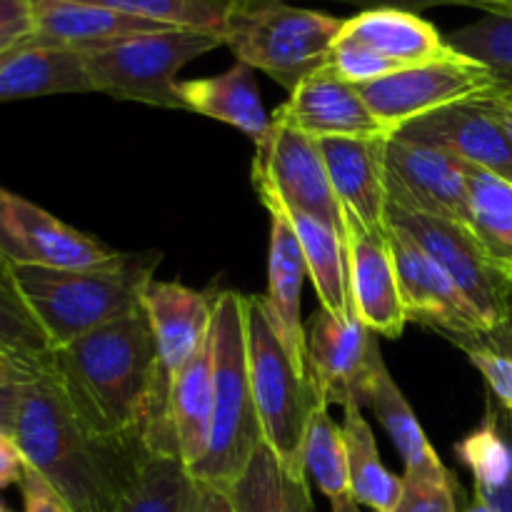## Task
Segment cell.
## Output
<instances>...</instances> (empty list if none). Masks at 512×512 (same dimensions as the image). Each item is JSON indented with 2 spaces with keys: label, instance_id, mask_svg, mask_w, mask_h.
<instances>
[{
  "label": "cell",
  "instance_id": "cell-1",
  "mask_svg": "<svg viewBox=\"0 0 512 512\" xmlns=\"http://www.w3.org/2000/svg\"><path fill=\"white\" fill-rule=\"evenodd\" d=\"M48 370L93 433L175 455L168 423L170 385L143 310L53 350Z\"/></svg>",
  "mask_w": 512,
  "mask_h": 512
},
{
  "label": "cell",
  "instance_id": "cell-2",
  "mask_svg": "<svg viewBox=\"0 0 512 512\" xmlns=\"http://www.w3.org/2000/svg\"><path fill=\"white\" fill-rule=\"evenodd\" d=\"M25 465L43 475L75 512H113L150 450L93 433L48 365L25 388L13 433Z\"/></svg>",
  "mask_w": 512,
  "mask_h": 512
},
{
  "label": "cell",
  "instance_id": "cell-3",
  "mask_svg": "<svg viewBox=\"0 0 512 512\" xmlns=\"http://www.w3.org/2000/svg\"><path fill=\"white\" fill-rule=\"evenodd\" d=\"M160 253H118L95 268H40L0 263L3 278L58 350L90 330L143 310Z\"/></svg>",
  "mask_w": 512,
  "mask_h": 512
},
{
  "label": "cell",
  "instance_id": "cell-4",
  "mask_svg": "<svg viewBox=\"0 0 512 512\" xmlns=\"http://www.w3.org/2000/svg\"><path fill=\"white\" fill-rule=\"evenodd\" d=\"M248 295L220 290L213 308V423L205 458L190 470L200 485L228 490L263 443L248 368Z\"/></svg>",
  "mask_w": 512,
  "mask_h": 512
},
{
  "label": "cell",
  "instance_id": "cell-5",
  "mask_svg": "<svg viewBox=\"0 0 512 512\" xmlns=\"http://www.w3.org/2000/svg\"><path fill=\"white\" fill-rule=\"evenodd\" d=\"M343 23L333 15L293 8L285 0H233L225 15L223 43L238 63L263 70L293 93L330 63Z\"/></svg>",
  "mask_w": 512,
  "mask_h": 512
},
{
  "label": "cell",
  "instance_id": "cell-6",
  "mask_svg": "<svg viewBox=\"0 0 512 512\" xmlns=\"http://www.w3.org/2000/svg\"><path fill=\"white\" fill-rule=\"evenodd\" d=\"M245 328H248V368L258 408L263 443L278 455L280 463L300 475L305 473L303 450L310 418L325 403L310 373H303L290 360L265 313L263 298L248 295L245 300Z\"/></svg>",
  "mask_w": 512,
  "mask_h": 512
},
{
  "label": "cell",
  "instance_id": "cell-7",
  "mask_svg": "<svg viewBox=\"0 0 512 512\" xmlns=\"http://www.w3.org/2000/svg\"><path fill=\"white\" fill-rule=\"evenodd\" d=\"M220 45L225 43L218 33L168 28L88 50L83 58L93 93L135 100L155 108L185 110L178 95L180 68Z\"/></svg>",
  "mask_w": 512,
  "mask_h": 512
},
{
  "label": "cell",
  "instance_id": "cell-8",
  "mask_svg": "<svg viewBox=\"0 0 512 512\" xmlns=\"http://www.w3.org/2000/svg\"><path fill=\"white\" fill-rule=\"evenodd\" d=\"M388 223L408 233L450 280L475 310L485 333L493 335L510 318L512 283L503 270L493 263L478 235L463 223L408 213L388 205Z\"/></svg>",
  "mask_w": 512,
  "mask_h": 512
},
{
  "label": "cell",
  "instance_id": "cell-9",
  "mask_svg": "<svg viewBox=\"0 0 512 512\" xmlns=\"http://www.w3.org/2000/svg\"><path fill=\"white\" fill-rule=\"evenodd\" d=\"M308 370L320 398L328 405L370 408L375 378L385 365L378 333L353 308L343 315L320 308L305 325Z\"/></svg>",
  "mask_w": 512,
  "mask_h": 512
},
{
  "label": "cell",
  "instance_id": "cell-10",
  "mask_svg": "<svg viewBox=\"0 0 512 512\" xmlns=\"http://www.w3.org/2000/svg\"><path fill=\"white\" fill-rule=\"evenodd\" d=\"M253 188L288 210L343 230V210L330 185L320 143L270 115V130L255 143Z\"/></svg>",
  "mask_w": 512,
  "mask_h": 512
},
{
  "label": "cell",
  "instance_id": "cell-11",
  "mask_svg": "<svg viewBox=\"0 0 512 512\" xmlns=\"http://www.w3.org/2000/svg\"><path fill=\"white\" fill-rule=\"evenodd\" d=\"M495 85H498V78L485 65L460 58L398 70L373 83L358 85V90L375 118L385 125L390 135H395L403 125L423 115L465 103V100L483 98Z\"/></svg>",
  "mask_w": 512,
  "mask_h": 512
},
{
  "label": "cell",
  "instance_id": "cell-12",
  "mask_svg": "<svg viewBox=\"0 0 512 512\" xmlns=\"http://www.w3.org/2000/svg\"><path fill=\"white\" fill-rule=\"evenodd\" d=\"M470 165L433 145L393 135L385 140L388 205L468 225Z\"/></svg>",
  "mask_w": 512,
  "mask_h": 512
},
{
  "label": "cell",
  "instance_id": "cell-13",
  "mask_svg": "<svg viewBox=\"0 0 512 512\" xmlns=\"http://www.w3.org/2000/svg\"><path fill=\"white\" fill-rule=\"evenodd\" d=\"M115 255L100 240L70 228L13 190L0 188V263L95 268Z\"/></svg>",
  "mask_w": 512,
  "mask_h": 512
},
{
  "label": "cell",
  "instance_id": "cell-14",
  "mask_svg": "<svg viewBox=\"0 0 512 512\" xmlns=\"http://www.w3.org/2000/svg\"><path fill=\"white\" fill-rule=\"evenodd\" d=\"M388 238L408 323L413 320L440 330L458 345L488 338L475 310L445 270L408 233L390 223Z\"/></svg>",
  "mask_w": 512,
  "mask_h": 512
},
{
  "label": "cell",
  "instance_id": "cell-15",
  "mask_svg": "<svg viewBox=\"0 0 512 512\" xmlns=\"http://www.w3.org/2000/svg\"><path fill=\"white\" fill-rule=\"evenodd\" d=\"M270 115L315 140L393 138L368 108L358 85L340 78L330 65L305 78Z\"/></svg>",
  "mask_w": 512,
  "mask_h": 512
},
{
  "label": "cell",
  "instance_id": "cell-16",
  "mask_svg": "<svg viewBox=\"0 0 512 512\" xmlns=\"http://www.w3.org/2000/svg\"><path fill=\"white\" fill-rule=\"evenodd\" d=\"M343 235L350 295L360 320L383 338H400L408 325V315L400 298L388 225L370 230L343 215Z\"/></svg>",
  "mask_w": 512,
  "mask_h": 512
},
{
  "label": "cell",
  "instance_id": "cell-17",
  "mask_svg": "<svg viewBox=\"0 0 512 512\" xmlns=\"http://www.w3.org/2000/svg\"><path fill=\"white\" fill-rule=\"evenodd\" d=\"M395 135L433 145L512 183V143L480 98L423 115L403 125Z\"/></svg>",
  "mask_w": 512,
  "mask_h": 512
},
{
  "label": "cell",
  "instance_id": "cell-18",
  "mask_svg": "<svg viewBox=\"0 0 512 512\" xmlns=\"http://www.w3.org/2000/svg\"><path fill=\"white\" fill-rule=\"evenodd\" d=\"M260 203L270 213L268 293L263 298L265 313H268L290 360L303 373H310L305 325L300 318V298H303V283L308 278V265H305L303 248L295 238V230L285 215L283 205L273 198H263Z\"/></svg>",
  "mask_w": 512,
  "mask_h": 512
},
{
  "label": "cell",
  "instance_id": "cell-19",
  "mask_svg": "<svg viewBox=\"0 0 512 512\" xmlns=\"http://www.w3.org/2000/svg\"><path fill=\"white\" fill-rule=\"evenodd\" d=\"M215 295L200 293L178 280H153L143 295V313L158 345L160 368L173 385L213 330Z\"/></svg>",
  "mask_w": 512,
  "mask_h": 512
},
{
  "label": "cell",
  "instance_id": "cell-20",
  "mask_svg": "<svg viewBox=\"0 0 512 512\" xmlns=\"http://www.w3.org/2000/svg\"><path fill=\"white\" fill-rule=\"evenodd\" d=\"M385 140L388 138L318 140L340 210L370 230L388 225Z\"/></svg>",
  "mask_w": 512,
  "mask_h": 512
},
{
  "label": "cell",
  "instance_id": "cell-21",
  "mask_svg": "<svg viewBox=\"0 0 512 512\" xmlns=\"http://www.w3.org/2000/svg\"><path fill=\"white\" fill-rule=\"evenodd\" d=\"M338 38L365 45L398 70L465 58L445 35L438 33L433 23L400 8L360 10L358 15L345 20Z\"/></svg>",
  "mask_w": 512,
  "mask_h": 512
},
{
  "label": "cell",
  "instance_id": "cell-22",
  "mask_svg": "<svg viewBox=\"0 0 512 512\" xmlns=\"http://www.w3.org/2000/svg\"><path fill=\"white\" fill-rule=\"evenodd\" d=\"M30 3H33L35 15V43L78 50V53L105 48V45L140 33L170 28V25L130 18V15L83 3V0H30Z\"/></svg>",
  "mask_w": 512,
  "mask_h": 512
},
{
  "label": "cell",
  "instance_id": "cell-23",
  "mask_svg": "<svg viewBox=\"0 0 512 512\" xmlns=\"http://www.w3.org/2000/svg\"><path fill=\"white\" fill-rule=\"evenodd\" d=\"M68 93H93L85 58L78 50L30 40L0 58V103Z\"/></svg>",
  "mask_w": 512,
  "mask_h": 512
},
{
  "label": "cell",
  "instance_id": "cell-24",
  "mask_svg": "<svg viewBox=\"0 0 512 512\" xmlns=\"http://www.w3.org/2000/svg\"><path fill=\"white\" fill-rule=\"evenodd\" d=\"M175 455L188 470L205 458L213 423V330L190 363L175 375L168 395Z\"/></svg>",
  "mask_w": 512,
  "mask_h": 512
},
{
  "label": "cell",
  "instance_id": "cell-25",
  "mask_svg": "<svg viewBox=\"0 0 512 512\" xmlns=\"http://www.w3.org/2000/svg\"><path fill=\"white\" fill-rule=\"evenodd\" d=\"M178 95L185 110L233 125L253 143L268 135L270 113L265 110L250 65L235 63L233 68L220 75L180 80Z\"/></svg>",
  "mask_w": 512,
  "mask_h": 512
},
{
  "label": "cell",
  "instance_id": "cell-26",
  "mask_svg": "<svg viewBox=\"0 0 512 512\" xmlns=\"http://www.w3.org/2000/svg\"><path fill=\"white\" fill-rule=\"evenodd\" d=\"M283 210L288 215L290 225H293L300 248H303L308 278L313 280L315 293L320 298V308L335 315L348 313L353 308V295H350L343 230L318 218H310L305 213H298V210H288L285 205Z\"/></svg>",
  "mask_w": 512,
  "mask_h": 512
},
{
  "label": "cell",
  "instance_id": "cell-27",
  "mask_svg": "<svg viewBox=\"0 0 512 512\" xmlns=\"http://www.w3.org/2000/svg\"><path fill=\"white\" fill-rule=\"evenodd\" d=\"M228 498L235 512H315L308 475L285 468L265 443L230 485Z\"/></svg>",
  "mask_w": 512,
  "mask_h": 512
},
{
  "label": "cell",
  "instance_id": "cell-28",
  "mask_svg": "<svg viewBox=\"0 0 512 512\" xmlns=\"http://www.w3.org/2000/svg\"><path fill=\"white\" fill-rule=\"evenodd\" d=\"M345 445L350 465V495L373 512H393L403 493V475H393L380 460L378 440L360 408H345Z\"/></svg>",
  "mask_w": 512,
  "mask_h": 512
},
{
  "label": "cell",
  "instance_id": "cell-29",
  "mask_svg": "<svg viewBox=\"0 0 512 512\" xmlns=\"http://www.w3.org/2000/svg\"><path fill=\"white\" fill-rule=\"evenodd\" d=\"M468 228L512 283V183L470 165Z\"/></svg>",
  "mask_w": 512,
  "mask_h": 512
},
{
  "label": "cell",
  "instance_id": "cell-30",
  "mask_svg": "<svg viewBox=\"0 0 512 512\" xmlns=\"http://www.w3.org/2000/svg\"><path fill=\"white\" fill-rule=\"evenodd\" d=\"M200 483L175 455L150 453L113 512H193Z\"/></svg>",
  "mask_w": 512,
  "mask_h": 512
},
{
  "label": "cell",
  "instance_id": "cell-31",
  "mask_svg": "<svg viewBox=\"0 0 512 512\" xmlns=\"http://www.w3.org/2000/svg\"><path fill=\"white\" fill-rule=\"evenodd\" d=\"M370 408H373L375 418L380 420L388 438L393 440L395 450L403 458L405 470H425L443 465L440 455L430 445L418 415L410 408L408 398L390 375L388 365H383L378 378H375L373 393H370Z\"/></svg>",
  "mask_w": 512,
  "mask_h": 512
},
{
  "label": "cell",
  "instance_id": "cell-32",
  "mask_svg": "<svg viewBox=\"0 0 512 512\" xmlns=\"http://www.w3.org/2000/svg\"><path fill=\"white\" fill-rule=\"evenodd\" d=\"M303 463L308 478L318 483L320 493L333 500L350 495V465L348 445H345L343 425L335 423L328 413V403H320L310 418L305 435Z\"/></svg>",
  "mask_w": 512,
  "mask_h": 512
},
{
  "label": "cell",
  "instance_id": "cell-33",
  "mask_svg": "<svg viewBox=\"0 0 512 512\" xmlns=\"http://www.w3.org/2000/svg\"><path fill=\"white\" fill-rule=\"evenodd\" d=\"M130 18L153 20L170 28H193L218 33L223 38L225 15L233 0H83Z\"/></svg>",
  "mask_w": 512,
  "mask_h": 512
},
{
  "label": "cell",
  "instance_id": "cell-34",
  "mask_svg": "<svg viewBox=\"0 0 512 512\" xmlns=\"http://www.w3.org/2000/svg\"><path fill=\"white\" fill-rule=\"evenodd\" d=\"M448 43L465 58L485 65L498 80H512V18L488 15V18L453 30Z\"/></svg>",
  "mask_w": 512,
  "mask_h": 512
},
{
  "label": "cell",
  "instance_id": "cell-35",
  "mask_svg": "<svg viewBox=\"0 0 512 512\" xmlns=\"http://www.w3.org/2000/svg\"><path fill=\"white\" fill-rule=\"evenodd\" d=\"M0 350L35 365L45 368L53 355L48 338L28 313L8 280H0Z\"/></svg>",
  "mask_w": 512,
  "mask_h": 512
},
{
  "label": "cell",
  "instance_id": "cell-36",
  "mask_svg": "<svg viewBox=\"0 0 512 512\" xmlns=\"http://www.w3.org/2000/svg\"><path fill=\"white\" fill-rule=\"evenodd\" d=\"M393 512H458V483L445 465L405 470L403 493Z\"/></svg>",
  "mask_w": 512,
  "mask_h": 512
},
{
  "label": "cell",
  "instance_id": "cell-37",
  "mask_svg": "<svg viewBox=\"0 0 512 512\" xmlns=\"http://www.w3.org/2000/svg\"><path fill=\"white\" fill-rule=\"evenodd\" d=\"M460 348L485 378L495 403L512 415V345L493 333L483 340L463 343Z\"/></svg>",
  "mask_w": 512,
  "mask_h": 512
},
{
  "label": "cell",
  "instance_id": "cell-38",
  "mask_svg": "<svg viewBox=\"0 0 512 512\" xmlns=\"http://www.w3.org/2000/svg\"><path fill=\"white\" fill-rule=\"evenodd\" d=\"M35 38L30 0H0V58Z\"/></svg>",
  "mask_w": 512,
  "mask_h": 512
},
{
  "label": "cell",
  "instance_id": "cell-39",
  "mask_svg": "<svg viewBox=\"0 0 512 512\" xmlns=\"http://www.w3.org/2000/svg\"><path fill=\"white\" fill-rule=\"evenodd\" d=\"M20 495H23L25 512H75L68 500L48 483L40 473L25 465L23 480H20Z\"/></svg>",
  "mask_w": 512,
  "mask_h": 512
},
{
  "label": "cell",
  "instance_id": "cell-40",
  "mask_svg": "<svg viewBox=\"0 0 512 512\" xmlns=\"http://www.w3.org/2000/svg\"><path fill=\"white\" fill-rule=\"evenodd\" d=\"M28 383L30 380H3L0 383V433H15V423H18Z\"/></svg>",
  "mask_w": 512,
  "mask_h": 512
},
{
  "label": "cell",
  "instance_id": "cell-41",
  "mask_svg": "<svg viewBox=\"0 0 512 512\" xmlns=\"http://www.w3.org/2000/svg\"><path fill=\"white\" fill-rule=\"evenodd\" d=\"M25 473V458L13 435L0 433V490L20 485Z\"/></svg>",
  "mask_w": 512,
  "mask_h": 512
},
{
  "label": "cell",
  "instance_id": "cell-42",
  "mask_svg": "<svg viewBox=\"0 0 512 512\" xmlns=\"http://www.w3.org/2000/svg\"><path fill=\"white\" fill-rule=\"evenodd\" d=\"M480 100L488 105V110L495 115V120L503 125V130L508 133L512 143V85L498 80V85H495V88L490 90L488 95H483Z\"/></svg>",
  "mask_w": 512,
  "mask_h": 512
},
{
  "label": "cell",
  "instance_id": "cell-43",
  "mask_svg": "<svg viewBox=\"0 0 512 512\" xmlns=\"http://www.w3.org/2000/svg\"><path fill=\"white\" fill-rule=\"evenodd\" d=\"M345 3H358L365 10L370 8H400V10H423L433 8V5H468L465 0H345Z\"/></svg>",
  "mask_w": 512,
  "mask_h": 512
},
{
  "label": "cell",
  "instance_id": "cell-44",
  "mask_svg": "<svg viewBox=\"0 0 512 512\" xmlns=\"http://www.w3.org/2000/svg\"><path fill=\"white\" fill-rule=\"evenodd\" d=\"M40 370L43 368H35V365L25 363V360L0 350V383H3V380H33Z\"/></svg>",
  "mask_w": 512,
  "mask_h": 512
},
{
  "label": "cell",
  "instance_id": "cell-45",
  "mask_svg": "<svg viewBox=\"0 0 512 512\" xmlns=\"http://www.w3.org/2000/svg\"><path fill=\"white\" fill-rule=\"evenodd\" d=\"M193 512H235L233 503L228 498V490L210 488V485H200L198 503Z\"/></svg>",
  "mask_w": 512,
  "mask_h": 512
},
{
  "label": "cell",
  "instance_id": "cell-46",
  "mask_svg": "<svg viewBox=\"0 0 512 512\" xmlns=\"http://www.w3.org/2000/svg\"><path fill=\"white\" fill-rule=\"evenodd\" d=\"M475 498L488 503L495 512H512V475L505 483L488 490H475Z\"/></svg>",
  "mask_w": 512,
  "mask_h": 512
},
{
  "label": "cell",
  "instance_id": "cell-47",
  "mask_svg": "<svg viewBox=\"0 0 512 512\" xmlns=\"http://www.w3.org/2000/svg\"><path fill=\"white\" fill-rule=\"evenodd\" d=\"M470 8L488 10V15H510L512 18V0H465Z\"/></svg>",
  "mask_w": 512,
  "mask_h": 512
},
{
  "label": "cell",
  "instance_id": "cell-48",
  "mask_svg": "<svg viewBox=\"0 0 512 512\" xmlns=\"http://www.w3.org/2000/svg\"><path fill=\"white\" fill-rule=\"evenodd\" d=\"M333 512H360V505L355 503L353 495H348V498L333 500Z\"/></svg>",
  "mask_w": 512,
  "mask_h": 512
},
{
  "label": "cell",
  "instance_id": "cell-49",
  "mask_svg": "<svg viewBox=\"0 0 512 512\" xmlns=\"http://www.w3.org/2000/svg\"><path fill=\"white\" fill-rule=\"evenodd\" d=\"M495 335H500V338H503L505 343L512 345V305H510V318H508V323H505L500 330H495Z\"/></svg>",
  "mask_w": 512,
  "mask_h": 512
},
{
  "label": "cell",
  "instance_id": "cell-50",
  "mask_svg": "<svg viewBox=\"0 0 512 512\" xmlns=\"http://www.w3.org/2000/svg\"><path fill=\"white\" fill-rule=\"evenodd\" d=\"M465 512H495L493 508H490V505L488 503H483V500H478V498H475V503L473 505H470V508L468 510H465Z\"/></svg>",
  "mask_w": 512,
  "mask_h": 512
},
{
  "label": "cell",
  "instance_id": "cell-51",
  "mask_svg": "<svg viewBox=\"0 0 512 512\" xmlns=\"http://www.w3.org/2000/svg\"><path fill=\"white\" fill-rule=\"evenodd\" d=\"M0 512H13V510H10V508H8V505H5V503H3V500H0Z\"/></svg>",
  "mask_w": 512,
  "mask_h": 512
},
{
  "label": "cell",
  "instance_id": "cell-52",
  "mask_svg": "<svg viewBox=\"0 0 512 512\" xmlns=\"http://www.w3.org/2000/svg\"><path fill=\"white\" fill-rule=\"evenodd\" d=\"M503 83H510L512 85V80H503Z\"/></svg>",
  "mask_w": 512,
  "mask_h": 512
},
{
  "label": "cell",
  "instance_id": "cell-53",
  "mask_svg": "<svg viewBox=\"0 0 512 512\" xmlns=\"http://www.w3.org/2000/svg\"><path fill=\"white\" fill-rule=\"evenodd\" d=\"M510 305H512V290H510Z\"/></svg>",
  "mask_w": 512,
  "mask_h": 512
}]
</instances>
